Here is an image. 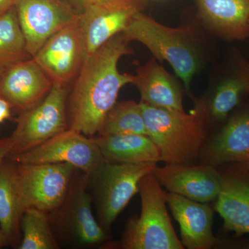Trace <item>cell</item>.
I'll return each mask as SVG.
<instances>
[{
  "label": "cell",
  "mask_w": 249,
  "mask_h": 249,
  "mask_svg": "<svg viewBox=\"0 0 249 249\" xmlns=\"http://www.w3.org/2000/svg\"><path fill=\"white\" fill-rule=\"evenodd\" d=\"M129 42L120 33L85 59L67 96L69 128L87 137L98 134L121 88L133 83V75L118 70L119 60L133 53Z\"/></svg>",
  "instance_id": "6da1fadb"
},
{
  "label": "cell",
  "mask_w": 249,
  "mask_h": 249,
  "mask_svg": "<svg viewBox=\"0 0 249 249\" xmlns=\"http://www.w3.org/2000/svg\"><path fill=\"white\" fill-rule=\"evenodd\" d=\"M147 136L165 164H192L200 155L206 136L208 108L199 101L189 113L155 107L141 101Z\"/></svg>",
  "instance_id": "7a4b0ae2"
},
{
  "label": "cell",
  "mask_w": 249,
  "mask_h": 249,
  "mask_svg": "<svg viewBox=\"0 0 249 249\" xmlns=\"http://www.w3.org/2000/svg\"><path fill=\"white\" fill-rule=\"evenodd\" d=\"M129 42L137 41L160 61H167L191 94V82L199 70L200 57L191 27L171 28L153 18L137 13L123 32Z\"/></svg>",
  "instance_id": "3957f363"
},
{
  "label": "cell",
  "mask_w": 249,
  "mask_h": 249,
  "mask_svg": "<svg viewBox=\"0 0 249 249\" xmlns=\"http://www.w3.org/2000/svg\"><path fill=\"white\" fill-rule=\"evenodd\" d=\"M142 212L127 222L121 242L124 249H182L166 208V192L153 173L141 179Z\"/></svg>",
  "instance_id": "277c9868"
},
{
  "label": "cell",
  "mask_w": 249,
  "mask_h": 249,
  "mask_svg": "<svg viewBox=\"0 0 249 249\" xmlns=\"http://www.w3.org/2000/svg\"><path fill=\"white\" fill-rule=\"evenodd\" d=\"M156 166L157 164L115 163L104 160L96 172L89 175L98 223L106 231L110 229L118 215L139 193L141 179L153 173Z\"/></svg>",
  "instance_id": "5b68a950"
},
{
  "label": "cell",
  "mask_w": 249,
  "mask_h": 249,
  "mask_svg": "<svg viewBox=\"0 0 249 249\" xmlns=\"http://www.w3.org/2000/svg\"><path fill=\"white\" fill-rule=\"evenodd\" d=\"M70 86L53 83L48 94L38 104L19 113L9 137V157L34 148L69 128L67 99Z\"/></svg>",
  "instance_id": "8992f818"
},
{
  "label": "cell",
  "mask_w": 249,
  "mask_h": 249,
  "mask_svg": "<svg viewBox=\"0 0 249 249\" xmlns=\"http://www.w3.org/2000/svg\"><path fill=\"white\" fill-rule=\"evenodd\" d=\"M18 193L23 211L53 213L66 199L76 168L69 163H16Z\"/></svg>",
  "instance_id": "52a82bcc"
},
{
  "label": "cell",
  "mask_w": 249,
  "mask_h": 249,
  "mask_svg": "<svg viewBox=\"0 0 249 249\" xmlns=\"http://www.w3.org/2000/svg\"><path fill=\"white\" fill-rule=\"evenodd\" d=\"M8 159L21 164L69 163L89 176L105 160L93 137L70 128L28 151Z\"/></svg>",
  "instance_id": "ba28073f"
},
{
  "label": "cell",
  "mask_w": 249,
  "mask_h": 249,
  "mask_svg": "<svg viewBox=\"0 0 249 249\" xmlns=\"http://www.w3.org/2000/svg\"><path fill=\"white\" fill-rule=\"evenodd\" d=\"M14 7L32 57L51 36L78 20L81 14L67 0H15Z\"/></svg>",
  "instance_id": "9c48e42d"
},
{
  "label": "cell",
  "mask_w": 249,
  "mask_h": 249,
  "mask_svg": "<svg viewBox=\"0 0 249 249\" xmlns=\"http://www.w3.org/2000/svg\"><path fill=\"white\" fill-rule=\"evenodd\" d=\"M79 19L53 34L33 56L53 83L70 86L85 61Z\"/></svg>",
  "instance_id": "30bf717a"
},
{
  "label": "cell",
  "mask_w": 249,
  "mask_h": 249,
  "mask_svg": "<svg viewBox=\"0 0 249 249\" xmlns=\"http://www.w3.org/2000/svg\"><path fill=\"white\" fill-rule=\"evenodd\" d=\"M153 173L160 184L170 193L199 202L216 200L222 188V174L215 166L205 163L156 166Z\"/></svg>",
  "instance_id": "8fae6325"
},
{
  "label": "cell",
  "mask_w": 249,
  "mask_h": 249,
  "mask_svg": "<svg viewBox=\"0 0 249 249\" xmlns=\"http://www.w3.org/2000/svg\"><path fill=\"white\" fill-rule=\"evenodd\" d=\"M53 82L34 58L15 64L0 78V98L21 113L34 107L48 94Z\"/></svg>",
  "instance_id": "7c38bea8"
},
{
  "label": "cell",
  "mask_w": 249,
  "mask_h": 249,
  "mask_svg": "<svg viewBox=\"0 0 249 249\" xmlns=\"http://www.w3.org/2000/svg\"><path fill=\"white\" fill-rule=\"evenodd\" d=\"M167 204L180 227L181 243L189 249H208L215 245L213 233V211L205 203L167 193Z\"/></svg>",
  "instance_id": "4fadbf2b"
},
{
  "label": "cell",
  "mask_w": 249,
  "mask_h": 249,
  "mask_svg": "<svg viewBox=\"0 0 249 249\" xmlns=\"http://www.w3.org/2000/svg\"><path fill=\"white\" fill-rule=\"evenodd\" d=\"M140 11L135 7L111 8L87 4L79 19L85 60L111 37L124 32L134 15Z\"/></svg>",
  "instance_id": "5bb4252c"
},
{
  "label": "cell",
  "mask_w": 249,
  "mask_h": 249,
  "mask_svg": "<svg viewBox=\"0 0 249 249\" xmlns=\"http://www.w3.org/2000/svg\"><path fill=\"white\" fill-rule=\"evenodd\" d=\"M89 180V175L85 173L77 181L72 180L61 206L65 208V222L72 235L83 245H94L106 241L107 235L93 214Z\"/></svg>",
  "instance_id": "9a60e30c"
},
{
  "label": "cell",
  "mask_w": 249,
  "mask_h": 249,
  "mask_svg": "<svg viewBox=\"0 0 249 249\" xmlns=\"http://www.w3.org/2000/svg\"><path fill=\"white\" fill-rule=\"evenodd\" d=\"M200 156L205 164L249 162V109L232 116L222 131L204 145Z\"/></svg>",
  "instance_id": "2e32d148"
},
{
  "label": "cell",
  "mask_w": 249,
  "mask_h": 249,
  "mask_svg": "<svg viewBox=\"0 0 249 249\" xmlns=\"http://www.w3.org/2000/svg\"><path fill=\"white\" fill-rule=\"evenodd\" d=\"M203 22L228 41L249 37V0H197Z\"/></svg>",
  "instance_id": "e0dca14e"
},
{
  "label": "cell",
  "mask_w": 249,
  "mask_h": 249,
  "mask_svg": "<svg viewBox=\"0 0 249 249\" xmlns=\"http://www.w3.org/2000/svg\"><path fill=\"white\" fill-rule=\"evenodd\" d=\"M235 175H223L215 210L224 227L237 235L249 233V162Z\"/></svg>",
  "instance_id": "ac0fdd59"
},
{
  "label": "cell",
  "mask_w": 249,
  "mask_h": 249,
  "mask_svg": "<svg viewBox=\"0 0 249 249\" xmlns=\"http://www.w3.org/2000/svg\"><path fill=\"white\" fill-rule=\"evenodd\" d=\"M132 84L142 101L155 107L184 111L183 96L176 80L154 57L137 70Z\"/></svg>",
  "instance_id": "d6986e66"
},
{
  "label": "cell",
  "mask_w": 249,
  "mask_h": 249,
  "mask_svg": "<svg viewBox=\"0 0 249 249\" xmlns=\"http://www.w3.org/2000/svg\"><path fill=\"white\" fill-rule=\"evenodd\" d=\"M93 139L109 163L157 164L160 161L158 147L147 136H98Z\"/></svg>",
  "instance_id": "ffe728a7"
},
{
  "label": "cell",
  "mask_w": 249,
  "mask_h": 249,
  "mask_svg": "<svg viewBox=\"0 0 249 249\" xmlns=\"http://www.w3.org/2000/svg\"><path fill=\"white\" fill-rule=\"evenodd\" d=\"M23 213L16 163L7 158L0 166V229L10 243L17 242Z\"/></svg>",
  "instance_id": "44dd1931"
},
{
  "label": "cell",
  "mask_w": 249,
  "mask_h": 249,
  "mask_svg": "<svg viewBox=\"0 0 249 249\" xmlns=\"http://www.w3.org/2000/svg\"><path fill=\"white\" fill-rule=\"evenodd\" d=\"M129 134L147 136L140 103L134 101L116 102L106 114L98 135Z\"/></svg>",
  "instance_id": "7402d4cb"
},
{
  "label": "cell",
  "mask_w": 249,
  "mask_h": 249,
  "mask_svg": "<svg viewBox=\"0 0 249 249\" xmlns=\"http://www.w3.org/2000/svg\"><path fill=\"white\" fill-rule=\"evenodd\" d=\"M32 58L14 6L0 17V68Z\"/></svg>",
  "instance_id": "603a6c76"
},
{
  "label": "cell",
  "mask_w": 249,
  "mask_h": 249,
  "mask_svg": "<svg viewBox=\"0 0 249 249\" xmlns=\"http://www.w3.org/2000/svg\"><path fill=\"white\" fill-rule=\"evenodd\" d=\"M21 227L23 237L18 249H59L47 213L36 209H26L21 220Z\"/></svg>",
  "instance_id": "cb8c5ba5"
},
{
  "label": "cell",
  "mask_w": 249,
  "mask_h": 249,
  "mask_svg": "<svg viewBox=\"0 0 249 249\" xmlns=\"http://www.w3.org/2000/svg\"><path fill=\"white\" fill-rule=\"evenodd\" d=\"M245 93H247V83L240 73L236 71L235 76L227 78L218 87L211 101L210 112L214 119L224 120L239 105L241 97Z\"/></svg>",
  "instance_id": "d4e9b609"
},
{
  "label": "cell",
  "mask_w": 249,
  "mask_h": 249,
  "mask_svg": "<svg viewBox=\"0 0 249 249\" xmlns=\"http://www.w3.org/2000/svg\"><path fill=\"white\" fill-rule=\"evenodd\" d=\"M87 1H88V4L101 5L107 7H135L141 11H143L146 6L138 0H87Z\"/></svg>",
  "instance_id": "484cf974"
},
{
  "label": "cell",
  "mask_w": 249,
  "mask_h": 249,
  "mask_svg": "<svg viewBox=\"0 0 249 249\" xmlns=\"http://www.w3.org/2000/svg\"><path fill=\"white\" fill-rule=\"evenodd\" d=\"M11 150V144L9 137L0 138V166L9 157Z\"/></svg>",
  "instance_id": "4316f807"
},
{
  "label": "cell",
  "mask_w": 249,
  "mask_h": 249,
  "mask_svg": "<svg viewBox=\"0 0 249 249\" xmlns=\"http://www.w3.org/2000/svg\"><path fill=\"white\" fill-rule=\"evenodd\" d=\"M237 71L245 79L247 86V93L249 94V62L245 59H240L237 62Z\"/></svg>",
  "instance_id": "83f0119b"
},
{
  "label": "cell",
  "mask_w": 249,
  "mask_h": 249,
  "mask_svg": "<svg viewBox=\"0 0 249 249\" xmlns=\"http://www.w3.org/2000/svg\"><path fill=\"white\" fill-rule=\"evenodd\" d=\"M11 111L12 110L9 103L0 98V124L11 118Z\"/></svg>",
  "instance_id": "f1b7e54d"
},
{
  "label": "cell",
  "mask_w": 249,
  "mask_h": 249,
  "mask_svg": "<svg viewBox=\"0 0 249 249\" xmlns=\"http://www.w3.org/2000/svg\"><path fill=\"white\" fill-rule=\"evenodd\" d=\"M15 0H0V17L14 7Z\"/></svg>",
  "instance_id": "f546056e"
},
{
  "label": "cell",
  "mask_w": 249,
  "mask_h": 249,
  "mask_svg": "<svg viewBox=\"0 0 249 249\" xmlns=\"http://www.w3.org/2000/svg\"><path fill=\"white\" fill-rule=\"evenodd\" d=\"M67 1L71 3L80 12H82L84 10L85 6L88 4L87 0H67Z\"/></svg>",
  "instance_id": "4dcf8cb0"
},
{
  "label": "cell",
  "mask_w": 249,
  "mask_h": 249,
  "mask_svg": "<svg viewBox=\"0 0 249 249\" xmlns=\"http://www.w3.org/2000/svg\"><path fill=\"white\" fill-rule=\"evenodd\" d=\"M9 244H10L9 240L5 235L4 232L0 229V249L2 248L5 246H7Z\"/></svg>",
  "instance_id": "1f68e13d"
},
{
  "label": "cell",
  "mask_w": 249,
  "mask_h": 249,
  "mask_svg": "<svg viewBox=\"0 0 249 249\" xmlns=\"http://www.w3.org/2000/svg\"><path fill=\"white\" fill-rule=\"evenodd\" d=\"M5 70H6V69L0 68V78H1L3 73H4Z\"/></svg>",
  "instance_id": "d6a6232c"
},
{
  "label": "cell",
  "mask_w": 249,
  "mask_h": 249,
  "mask_svg": "<svg viewBox=\"0 0 249 249\" xmlns=\"http://www.w3.org/2000/svg\"><path fill=\"white\" fill-rule=\"evenodd\" d=\"M138 1H141V2L142 3V4L146 5V0H138Z\"/></svg>",
  "instance_id": "836d02e7"
}]
</instances>
